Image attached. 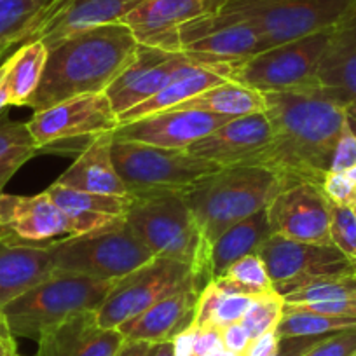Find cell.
<instances>
[{"label": "cell", "instance_id": "obj_31", "mask_svg": "<svg viewBox=\"0 0 356 356\" xmlns=\"http://www.w3.org/2000/svg\"><path fill=\"white\" fill-rule=\"evenodd\" d=\"M51 0H0V60L26 42Z\"/></svg>", "mask_w": 356, "mask_h": 356}, {"label": "cell", "instance_id": "obj_27", "mask_svg": "<svg viewBox=\"0 0 356 356\" xmlns=\"http://www.w3.org/2000/svg\"><path fill=\"white\" fill-rule=\"evenodd\" d=\"M46 193L60 207V210L75 222L79 234L124 218L133 200L131 196H107L68 189L56 182L47 187Z\"/></svg>", "mask_w": 356, "mask_h": 356}, {"label": "cell", "instance_id": "obj_19", "mask_svg": "<svg viewBox=\"0 0 356 356\" xmlns=\"http://www.w3.org/2000/svg\"><path fill=\"white\" fill-rule=\"evenodd\" d=\"M220 2L222 0H142L121 23L131 30L138 44L180 51L178 29L193 19L215 13Z\"/></svg>", "mask_w": 356, "mask_h": 356}, {"label": "cell", "instance_id": "obj_38", "mask_svg": "<svg viewBox=\"0 0 356 356\" xmlns=\"http://www.w3.org/2000/svg\"><path fill=\"white\" fill-rule=\"evenodd\" d=\"M320 187L334 207L356 208V186L344 171H328Z\"/></svg>", "mask_w": 356, "mask_h": 356}, {"label": "cell", "instance_id": "obj_43", "mask_svg": "<svg viewBox=\"0 0 356 356\" xmlns=\"http://www.w3.org/2000/svg\"><path fill=\"white\" fill-rule=\"evenodd\" d=\"M222 341H224V346L227 351L245 355L252 339H250L248 332L245 330V327L241 323H234L222 328Z\"/></svg>", "mask_w": 356, "mask_h": 356}, {"label": "cell", "instance_id": "obj_4", "mask_svg": "<svg viewBox=\"0 0 356 356\" xmlns=\"http://www.w3.org/2000/svg\"><path fill=\"white\" fill-rule=\"evenodd\" d=\"M124 215L126 224L156 257L187 264L193 269L194 285L203 290L210 280V250L201 238L193 211L180 193L131 196Z\"/></svg>", "mask_w": 356, "mask_h": 356}, {"label": "cell", "instance_id": "obj_28", "mask_svg": "<svg viewBox=\"0 0 356 356\" xmlns=\"http://www.w3.org/2000/svg\"><path fill=\"white\" fill-rule=\"evenodd\" d=\"M271 234L266 210L257 211L252 217L229 227L210 248L208 271H210L211 282L224 276L229 267L239 259L250 253H257L260 245Z\"/></svg>", "mask_w": 356, "mask_h": 356}, {"label": "cell", "instance_id": "obj_49", "mask_svg": "<svg viewBox=\"0 0 356 356\" xmlns=\"http://www.w3.org/2000/svg\"><path fill=\"white\" fill-rule=\"evenodd\" d=\"M9 107H11V105H9L8 86H6V79H4V67L0 65V114L8 111Z\"/></svg>", "mask_w": 356, "mask_h": 356}, {"label": "cell", "instance_id": "obj_50", "mask_svg": "<svg viewBox=\"0 0 356 356\" xmlns=\"http://www.w3.org/2000/svg\"><path fill=\"white\" fill-rule=\"evenodd\" d=\"M220 356H243V355H239V353H232V351H227V349H225V351L222 353Z\"/></svg>", "mask_w": 356, "mask_h": 356}, {"label": "cell", "instance_id": "obj_35", "mask_svg": "<svg viewBox=\"0 0 356 356\" xmlns=\"http://www.w3.org/2000/svg\"><path fill=\"white\" fill-rule=\"evenodd\" d=\"M283 306H285V300L275 290L253 297L248 311L241 320V325L248 332L252 341L266 332L276 330L283 316Z\"/></svg>", "mask_w": 356, "mask_h": 356}, {"label": "cell", "instance_id": "obj_51", "mask_svg": "<svg viewBox=\"0 0 356 356\" xmlns=\"http://www.w3.org/2000/svg\"><path fill=\"white\" fill-rule=\"evenodd\" d=\"M353 210H355V213H356V208H353Z\"/></svg>", "mask_w": 356, "mask_h": 356}, {"label": "cell", "instance_id": "obj_44", "mask_svg": "<svg viewBox=\"0 0 356 356\" xmlns=\"http://www.w3.org/2000/svg\"><path fill=\"white\" fill-rule=\"evenodd\" d=\"M278 344L280 335L276 334V330L266 332L264 335H260V337L253 339L250 342L248 349H246L243 356H273L276 353V349H278Z\"/></svg>", "mask_w": 356, "mask_h": 356}, {"label": "cell", "instance_id": "obj_6", "mask_svg": "<svg viewBox=\"0 0 356 356\" xmlns=\"http://www.w3.org/2000/svg\"><path fill=\"white\" fill-rule=\"evenodd\" d=\"M356 9V0H222L215 13L248 23L260 53L335 29Z\"/></svg>", "mask_w": 356, "mask_h": 356}, {"label": "cell", "instance_id": "obj_15", "mask_svg": "<svg viewBox=\"0 0 356 356\" xmlns=\"http://www.w3.org/2000/svg\"><path fill=\"white\" fill-rule=\"evenodd\" d=\"M330 207L320 186L300 182L280 191L266 211L273 234L300 243L334 245Z\"/></svg>", "mask_w": 356, "mask_h": 356}, {"label": "cell", "instance_id": "obj_9", "mask_svg": "<svg viewBox=\"0 0 356 356\" xmlns=\"http://www.w3.org/2000/svg\"><path fill=\"white\" fill-rule=\"evenodd\" d=\"M332 30L282 44L238 61L232 65L229 79L260 93L314 89V72Z\"/></svg>", "mask_w": 356, "mask_h": 356}, {"label": "cell", "instance_id": "obj_36", "mask_svg": "<svg viewBox=\"0 0 356 356\" xmlns=\"http://www.w3.org/2000/svg\"><path fill=\"white\" fill-rule=\"evenodd\" d=\"M224 276L246 285L255 292V296L273 292V282L259 253H250V255L239 259L238 262L229 267Z\"/></svg>", "mask_w": 356, "mask_h": 356}, {"label": "cell", "instance_id": "obj_24", "mask_svg": "<svg viewBox=\"0 0 356 356\" xmlns=\"http://www.w3.org/2000/svg\"><path fill=\"white\" fill-rule=\"evenodd\" d=\"M112 133H104L88 143L70 168L56 180L60 186L84 193L129 196L112 161Z\"/></svg>", "mask_w": 356, "mask_h": 356}, {"label": "cell", "instance_id": "obj_18", "mask_svg": "<svg viewBox=\"0 0 356 356\" xmlns=\"http://www.w3.org/2000/svg\"><path fill=\"white\" fill-rule=\"evenodd\" d=\"M138 2L142 0H51L26 42L40 40L49 49L74 33L121 23Z\"/></svg>", "mask_w": 356, "mask_h": 356}, {"label": "cell", "instance_id": "obj_45", "mask_svg": "<svg viewBox=\"0 0 356 356\" xmlns=\"http://www.w3.org/2000/svg\"><path fill=\"white\" fill-rule=\"evenodd\" d=\"M0 356H22L18 351L16 335L9 328V323L2 311H0Z\"/></svg>", "mask_w": 356, "mask_h": 356}, {"label": "cell", "instance_id": "obj_47", "mask_svg": "<svg viewBox=\"0 0 356 356\" xmlns=\"http://www.w3.org/2000/svg\"><path fill=\"white\" fill-rule=\"evenodd\" d=\"M152 342L135 341V339H124L118 356H149Z\"/></svg>", "mask_w": 356, "mask_h": 356}, {"label": "cell", "instance_id": "obj_34", "mask_svg": "<svg viewBox=\"0 0 356 356\" xmlns=\"http://www.w3.org/2000/svg\"><path fill=\"white\" fill-rule=\"evenodd\" d=\"M356 297V275L318 278L283 297L285 304L307 306V304L332 302V300L353 299Z\"/></svg>", "mask_w": 356, "mask_h": 356}, {"label": "cell", "instance_id": "obj_40", "mask_svg": "<svg viewBox=\"0 0 356 356\" xmlns=\"http://www.w3.org/2000/svg\"><path fill=\"white\" fill-rule=\"evenodd\" d=\"M356 351V327L328 334L304 356H353Z\"/></svg>", "mask_w": 356, "mask_h": 356}, {"label": "cell", "instance_id": "obj_5", "mask_svg": "<svg viewBox=\"0 0 356 356\" xmlns=\"http://www.w3.org/2000/svg\"><path fill=\"white\" fill-rule=\"evenodd\" d=\"M115 283L118 280L54 273L0 311L16 337L39 341L75 314L100 309Z\"/></svg>", "mask_w": 356, "mask_h": 356}, {"label": "cell", "instance_id": "obj_37", "mask_svg": "<svg viewBox=\"0 0 356 356\" xmlns=\"http://www.w3.org/2000/svg\"><path fill=\"white\" fill-rule=\"evenodd\" d=\"M330 238L335 248L356 260V213L353 208L330 207Z\"/></svg>", "mask_w": 356, "mask_h": 356}, {"label": "cell", "instance_id": "obj_33", "mask_svg": "<svg viewBox=\"0 0 356 356\" xmlns=\"http://www.w3.org/2000/svg\"><path fill=\"white\" fill-rule=\"evenodd\" d=\"M356 327V320L334 314L318 313L302 306L285 304L283 316L276 327L280 337H293V335H327L344 328Z\"/></svg>", "mask_w": 356, "mask_h": 356}, {"label": "cell", "instance_id": "obj_3", "mask_svg": "<svg viewBox=\"0 0 356 356\" xmlns=\"http://www.w3.org/2000/svg\"><path fill=\"white\" fill-rule=\"evenodd\" d=\"M282 189L285 186L271 170L227 166L201 178L182 196L210 250L229 227L266 210Z\"/></svg>", "mask_w": 356, "mask_h": 356}, {"label": "cell", "instance_id": "obj_21", "mask_svg": "<svg viewBox=\"0 0 356 356\" xmlns=\"http://www.w3.org/2000/svg\"><path fill=\"white\" fill-rule=\"evenodd\" d=\"M271 143V124L266 112L243 115L222 124L210 135L193 143L187 152L222 168L245 166Z\"/></svg>", "mask_w": 356, "mask_h": 356}, {"label": "cell", "instance_id": "obj_39", "mask_svg": "<svg viewBox=\"0 0 356 356\" xmlns=\"http://www.w3.org/2000/svg\"><path fill=\"white\" fill-rule=\"evenodd\" d=\"M9 108L0 114V159L9 152L23 147H35L26 122L11 121L8 115Z\"/></svg>", "mask_w": 356, "mask_h": 356}, {"label": "cell", "instance_id": "obj_29", "mask_svg": "<svg viewBox=\"0 0 356 356\" xmlns=\"http://www.w3.org/2000/svg\"><path fill=\"white\" fill-rule=\"evenodd\" d=\"M170 111H203L236 119L266 111V97L257 89L246 88L229 79Z\"/></svg>", "mask_w": 356, "mask_h": 356}, {"label": "cell", "instance_id": "obj_22", "mask_svg": "<svg viewBox=\"0 0 356 356\" xmlns=\"http://www.w3.org/2000/svg\"><path fill=\"white\" fill-rule=\"evenodd\" d=\"M37 356H118L124 335L100 327L97 311H86L63 321L39 339Z\"/></svg>", "mask_w": 356, "mask_h": 356}, {"label": "cell", "instance_id": "obj_10", "mask_svg": "<svg viewBox=\"0 0 356 356\" xmlns=\"http://www.w3.org/2000/svg\"><path fill=\"white\" fill-rule=\"evenodd\" d=\"M187 289H196L193 269L187 264L154 257L136 271L118 280L97 311L98 323L104 328H118L164 297Z\"/></svg>", "mask_w": 356, "mask_h": 356}, {"label": "cell", "instance_id": "obj_2", "mask_svg": "<svg viewBox=\"0 0 356 356\" xmlns=\"http://www.w3.org/2000/svg\"><path fill=\"white\" fill-rule=\"evenodd\" d=\"M138 40L122 23L74 33L49 47L42 81L26 107L44 111L68 98L105 93L135 60Z\"/></svg>", "mask_w": 356, "mask_h": 356}, {"label": "cell", "instance_id": "obj_16", "mask_svg": "<svg viewBox=\"0 0 356 356\" xmlns=\"http://www.w3.org/2000/svg\"><path fill=\"white\" fill-rule=\"evenodd\" d=\"M178 49L208 63H238L260 53V40L248 23L211 13L178 29Z\"/></svg>", "mask_w": 356, "mask_h": 356}, {"label": "cell", "instance_id": "obj_46", "mask_svg": "<svg viewBox=\"0 0 356 356\" xmlns=\"http://www.w3.org/2000/svg\"><path fill=\"white\" fill-rule=\"evenodd\" d=\"M196 325H191L184 332L173 337V349L175 356H193L194 353V341H196Z\"/></svg>", "mask_w": 356, "mask_h": 356}, {"label": "cell", "instance_id": "obj_7", "mask_svg": "<svg viewBox=\"0 0 356 356\" xmlns=\"http://www.w3.org/2000/svg\"><path fill=\"white\" fill-rule=\"evenodd\" d=\"M47 248L54 273L95 280H121L156 257L124 218L93 231L58 239L49 243Z\"/></svg>", "mask_w": 356, "mask_h": 356}, {"label": "cell", "instance_id": "obj_26", "mask_svg": "<svg viewBox=\"0 0 356 356\" xmlns=\"http://www.w3.org/2000/svg\"><path fill=\"white\" fill-rule=\"evenodd\" d=\"M54 275L46 246L0 245V309Z\"/></svg>", "mask_w": 356, "mask_h": 356}, {"label": "cell", "instance_id": "obj_48", "mask_svg": "<svg viewBox=\"0 0 356 356\" xmlns=\"http://www.w3.org/2000/svg\"><path fill=\"white\" fill-rule=\"evenodd\" d=\"M149 356H175L173 341L154 342L152 348H150Z\"/></svg>", "mask_w": 356, "mask_h": 356}, {"label": "cell", "instance_id": "obj_23", "mask_svg": "<svg viewBox=\"0 0 356 356\" xmlns=\"http://www.w3.org/2000/svg\"><path fill=\"white\" fill-rule=\"evenodd\" d=\"M200 293L196 289H187L150 306L138 316L118 327L124 339L147 342L173 341L180 332L194 325Z\"/></svg>", "mask_w": 356, "mask_h": 356}, {"label": "cell", "instance_id": "obj_13", "mask_svg": "<svg viewBox=\"0 0 356 356\" xmlns=\"http://www.w3.org/2000/svg\"><path fill=\"white\" fill-rule=\"evenodd\" d=\"M79 229L49 194H0V243L8 246H46L77 236Z\"/></svg>", "mask_w": 356, "mask_h": 356}, {"label": "cell", "instance_id": "obj_11", "mask_svg": "<svg viewBox=\"0 0 356 356\" xmlns=\"http://www.w3.org/2000/svg\"><path fill=\"white\" fill-rule=\"evenodd\" d=\"M266 264L273 290L286 297L318 278L356 275V260L334 245H314L271 234L257 250Z\"/></svg>", "mask_w": 356, "mask_h": 356}, {"label": "cell", "instance_id": "obj_32", "mask_svg": "<svg viewBox=\"0 0 356 356\" xmlns=\"http://www.w3.org/2000/svg\"><path fill=\"white\" fill-rule=\"evenodd\" d=\"M253 297L245 296H227L215 289L213 283H208L200 293L196 307L194 325H213L217 328H225L229 325L241 323L243 316L248 311Z\"/></svg>", "mask_w": 356, "mask_h": 356}, {"label": "cell", "instance_id": "obj_53", "mask_svg": "<svg viewBox=\"0 0 356 356\" xmlns=\"http://www.w3.org/2000/svg\"><path fill=\"white\" fill-rule=\"evenodd\" d=\"M0 245H2V243H0Z\"/></svg>", "mask_w": 356, "mask_h": 356}, {"label": "cell", "instance_id": "obj_42", "mask_svg": "<svg viewBox=\"0 0 356 356\" xmlns=\"http://www.w3.org/2000/svg\"><path fill=\"white\" fill-rule=\"evenodd\" d=\"M328 335V334H327ZM327 335H293V337H280L278 349L273 356H304L311 348L318 344Z\"/></svg>", "mask_w": 356, "mask_h": 356}, {"label": "cell", "instance_id": "obj_8", "mask_svg": "<svg viewBox=\"0 0 356 356\" xmlns=\"http://www.w3.org/2000/svg\"><path fill=\"white\" fill-rule=\"evenodd\" d=\"M112 161L129 196L180 193L217 173L222 166L187 150L163 149L138 142H112Z\"/></svg>", "mask_w": 356, "mask_h": 356}, {"label": "cell", "instance_id": "obj_12", "mask_svg": "<svg viewBox=\"0 0 356 356\" xmlns=\"http://www.w3.org/2000/svg\"><path fill=\"white\" fill-rule=\"evenodd\" d=\"M26 126L35 147L42 152L47 147L67 140L82 136L95 138L112 133L119 126V118L107 93H88L33 112Z\"/></svg>", "mask_w": 356, "mask_h": 356}, {"label": "cell", "instance_id": "obj_17", "mask_svg": "<svg viewBox=\"0 0 356 356\" xmlns=\"http://www.w3.org/2000/svg\"><path fill=\"white\" fill-rule=\"evenodd\" d=\"M227 121L231 119L203 111H164L119 124L112 140L186 150Z\"/></svg>", "mask_w": 356, "mask_h": 356}, {"label": "cell", "instance_id": "obj_1", "mask_svg": "<svg viewBox=\"0 0 356 356\" xmlns=\"http://www.w3.org/2000/svg\"><path fill=\"white\" fill-rule=\"evenodd\" d=\"M271 143L245 166L271 170L283 186L311 182L321 186L348 114L318 89L264 93Z\"/></svg>", "mask_w": 356, "mask_h": 356}, {"label": "cell", "instance_id": "obj_41", "mask_svg": "<svg viewBox=\"0 0 356 356\" xmlns=\"http://www.w3.org/2000/svg\"><path fill=\"white\" fill-rule=\"evenodd\" d=\"M40 150L37 147H23L9 152L8 156L0 159V194H4V187L8 182L19 171V168L25 163H29L32 157H35Z\"/></svg>", "mask_w": 356, "mask_h": 356}, {"label": "cell", "instance_id": "obj_25", "mask_svg": "<svg viewBox=\"0 0 356 356\" xmlns=\"http://www.w3.org/2000/svg\"><path fill=\"white\" fill-rule=\"evenodd\" d=\"M232 65L234 63H204L201 61V63L180 72L152 98L119 114V124L131 122L150 114H157V112L170 111V108H175L177 105L197 97L207 89L229 81Z\"/></svg>", "mask_w": 356, "mask_h": 356}, {"label": "cell", "instance_id": "obj_14", "mask_svg": "<svg viewBox=\"0 0 356 356\" xmlns=\"http://www.w3.org/2000/svg\"><path fill=\"white\" fill-rule=\"evenodd\" d=\"M201 61L203 60L182 51H166L138 44L135 60L108 86L105 93L119 115L152 98L175 75Z\"/></svg>", "mask_w": 356, "mask_h": 356}, {"label": "cell", "instance_id": "obj_20", "mask_svg": "<svg viewBox=\"0 0 356 356\" xmlns=\"http://www.w3.org/2000/svg\"><path fill=\"white\" fill-rule=\"evenodd\" d=\"M314 89L356 121V9L332 30L314 72Z\"/></svg>", "mask_w": 356, "mask_h": 356}, {"label": "cell", "instance_id": "obj_52", "mask_svg": "<svg viewBox=\"0 0 356 356\" xmlns=\"http://www.w3.org/2000/svg\"><path fill=\"white\" fill-rule=\"evenodd\" d=\"M353 356H356V351H355V355H353Z\"/></svg>", "mask_w": 356, "mask_h": 356}, {"label": "cell", "instance_id": "obj_30", "mask_svg": "<svg viewBox=\"0 0 356 356\" xmlns=\"http://www.w3.org/2000/svg\"><path fill=\"white\" fill-rule=\"evenodd\" d=\"M47 53L49 51L44 46V42L32 40V42L19 46L2 63L11 107H26L29 102L32 100L40 81H42Z\"/></svg>", "mask_w": 356, "mask_h": 356}]
</instances>
